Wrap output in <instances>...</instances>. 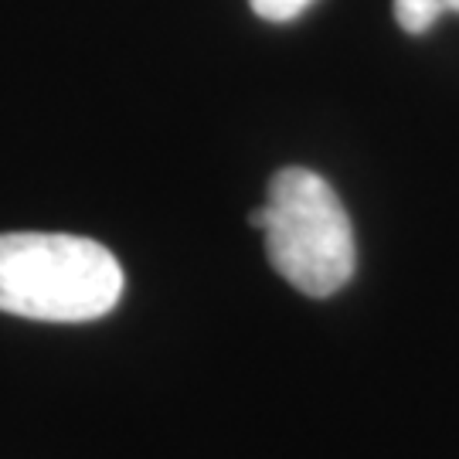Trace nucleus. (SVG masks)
Here are the masks:
<instances>
[{"label": "nucleus", "mask_w": 459, "mask_h": 459, "mask_svg": "<svg viewBox=\"0 0 459 459\" xmlns=\"http://www.w3.org/2000/svg\"><path fill=\"white\" fill-rule=\"evenodd\" d=\"M123 296V269L106 246L58 231L0 235V310L85 324L116 310Z\"/></svg>", "instance_id": "1"}, {"label": "nucleus", "mask_w": 459, "mask_h": 459, "mask_svg": "<svg viewBox=\"0 0 459 459\" xmlns=\"http://www.w3.org/2000/svg\"><path fill=\"white\" fill-rule=\"evenodd\" d=\"M248 221L265 235L269 265L299 293L324 299L354 276L358 248L351 218L316 170L282 167L273 174L265 204Z\"/></svg>", "instance_id": "2"}, {"label": "nucleus", "mask_w": 459, "mask_h": 459, "mask_svg": "<svg viewBox=\"0 0 459 459\" xmlns=\"http://www.w3.org/2000/svg\"><path fill=\"white\" fill-rule=\"evenodd\" d=\"M443 14L439 0H394V21L409 34H426Z\"/></svg>", "instance_id": "3"}, {"label": "nucleus", "mask_w": 459, "mask_h": 459, "mask_svg": "<svg viewBox=\"0 0 459 459\" xmlns=\"http://www.w3.org/2000/svg\"><path fill=\"white\" fill-rule=\"evenodd\" d=\"M248 4H252V11L263 17V21L282 24V21H293V17L303 14L313 0H248Z\"/></svg>", "instance_id": "4"}, {"label": "nucleus", "mask_w": 459, "mask_h": 459, "mask_svg": "<svg viewBox=\"0 0 459 459\" xmlns=\"http://www.w3.org/2000/svg\"><path fill=\"white\" fill-rule=\"evenodd\" d=\"M443 4V11H456L459 14V0H439Z\"/></svg>", "instance_id": "5"}]
</instances>
